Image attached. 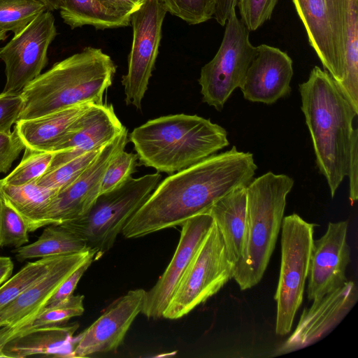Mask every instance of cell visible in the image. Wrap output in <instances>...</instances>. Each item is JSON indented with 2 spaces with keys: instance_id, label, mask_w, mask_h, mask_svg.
<instances>
[{
  "instance_id": "cell-1",
  "label": "cell",
  "mask_w": 358,
  "mask_h": 358,
  "mask_svg": "<svg viewBox=\"0 0 358 358\" xmlns=\"http://www.w3.org/2000/svg\"><path fill=\"white\" fill-rule=\"evenodd\" d=\"M257 169L253 155L238 151L236 146L213 154L159 182L127 222L122 233L127 238H134L182 225L187 220L208 212L231 191L247 187Z\"/></svg>"
},
{
  "instance_id": "cell-2",
  "label": "cell",
  "mask_w": 358,
  "mask_h": 358,
  "mask_svg": "<svg viewBox=\"0 0 358 358\" xmlns=\"http://www.w3.org/2000/svg\"><path fill=\"white\" fill-rule=\"evenodd\" d=\"M299 90L317 166L333 198L348 175L350 148L358 114L330 74L315 66Z\"/></svg>"
},
{
  "instance_id": "cell-3",
  "label": "cell",
  "mask_w": 358,
  "mask_h": 358,
  "mask_svg": "<svg viewBox=\"0 0 358 358\" xmlns=\"http://www.w3.org/2000/svg\"><path fill=\"white\" fill-rule=\"evenodd\" d=\"M111 57L101 49L85 48L41 73L21 92L20 120H29L82 103H103L116 72Z\"/></svg>"
},
{
  "instance_id": "cell-4",
  "label": "cell",
  "mask_w": 358,
  "mask_h": 358,
  "mask_svg": "<svg viewBox=\"0 0 358 358\" xmlns=\"http://www.w3.org/2000/svg\"><path fill=\"white\" fill-rule=\"evenodd\" d=\"M140 164L173 174L229 145L225 129L196 115L148 120L129 134Z\"/></svg>"
},
{
  "instance_id": "cell-5",
  "label": "cell",
  "mask_w": 358,
  "mask_h": 358,
  "mask_svg": "<svg viewBox=\"0 0 358 358\" xmlns=\"http://www.w3.org/2000/svg\"><path fill=\"white\" fill-rule=\"evenodd\" d=\"M294 180L285 174L268 172L246 187V225L243 255L234 277L241 290L262 280L281 228L287 196Z\"/></svg>"
},
{
  "instance_id": "cell-6",
  "label": "cell",
  "mask_w": 358,
  "mask_h": 358,
  "mask_svg": "<svg viewBox=\"0 0 358 358\" xmlns=\"http://www.w3.org/2000/svg\"><path fill=\"white\" fill-rule=\"evenodd\" d=\"M161 179L159 172L137 178L130 177L117 188L99 194L84 215L59 225L82 238L90 249L96 252L94 260H97L113 246L127 222Z\"/></svg>"
},
{
  "instance_id": "cell-7",
  "label": "cell",
  "mask_w": 358,
  "mask_h": 358,
  "mask_svg": "<svg viewBox=\"0 0 358 358\" xmlns=\"http://www.w3.org/2000/svg\"><path fill=\"white\" fill-rule=\"evenodd\" d=\"M315 224L297 214L283 217L281 224V263L274 295L277 303L275 333L291 331L295 315L303 298L313 245Z\"/></svg>"
},
{
  "instance_id": "cell-8",
  "label": "cell",
  "mask_w": 358,
  "mask_h": 358,
  "mask_svg": "<svg viewBox=\"0 0 358 358\" xmlns=\"http://www.w3.org/2000/svg\"><path fill=\"white\" fill-rule=\"evenodd\" d=\"M222 236L213 222L181 278L162 317L179 319L215 294L234 277Z\"/></svg>"
},
{
  "instance_id": "cell-9",
  "label": "cell",
  "mask_w": 358,
  "mask_h": 358,
  "mask_svg": "<svg viewBox=\"0 0 358 358\" xmlns=\"http://www.w3.org/2000/svg\"><path fill=\"white\" fill-rule=\"evenodd\" d=\"M257 54L250 41V31L236 10L225 23L224 36L214 57L201 70L199 83L203 102L222 110L233 92L240 88Z\"/></svg>"
},
{
  "instance_id": "cell-10",
  "label": "cell",
  "mask_w": 358,
  "mask_h": 358,
  "mask_svg": "<svg viewBox=\"0 0 358 358\" xmlns=\"http://www.w3.org/2000/svg\"><path fill=\"white\" fill-rule=\"evenodd\" d=\"M167 10L160 0H146L131 15L133 41L128 57V71L122 78L125 102L141 108L155 67Z\"/></svg>"
},
{
  "instance_id": "cell-11",
  "label": "cell",
  "mask_w": 358,
  "mask_h": 358,
  "mask_svg": "<svg viewBox=\"0 0 358 358\" xmlns=\"http://www.w3.org/2000/svg\"><path fill=\"white\" fill-rule=\"evenodd\" d=\"M56 36L54 15L45 10L0 48L6 78L3 92L20 94L41 73L48 64V48Z\"/></svg>"
},
{
  "instance_id": "cell-12",
  "label": "cell",
  "mask_w": 358,
  "mask_h": 358,
  "mask_svg": "<svg viewBox=\"0 0 358 358\" xmlns=\"http://www.w3.org/2000/svg\"><path fill=\"white\" fill-rule=\"evenodd\" d=\"M128 142L126 127L100 152L85 171L70 185L57 192L44 209L38 228L63 222L84 215L100 193L105 171L113 157L124 150Z\"/></svg>"
},
{
  "instance_id": "cell-13",
  "label": "cell",
  "mask_w": 358,
  "mask_h": 358,
  "mask_svg": "<svg viewBox=\"0 0 358 358\" xmlns=\"http://www.w3.org/2000/svg\"><path fill=\"white\" fill-rule=\"evenodd\" d=\"M309 45L338 86L343 74V0H292Z\"/></svg>"
},
{
  "instance_id": "cell-14",
  "label": "cell",
  "mask_w": 358,
  "mask_h": 358,
  "mask_svg": "<svg viewBox=\"0 0 358 358\" xmlns=\"http://www.w3.org/2000/svg\"><path fill=\"white\" fill-rule=\"evenodd\" d=\"M93 250L63 255L48 274L0 310V347L24 331L44 308L66 278L90 256Z\"/></svg>"
},
{
  "instance_id": "cell-15",
  "label": "cell",
  "mask_w": 358,
  "mask_h": 358,
  "mask_svg": "<svg viewBox=\"0 0 358 358\" xmlns=\"http://www.w3.org/2000/svg\"><path fill=\"white\" fill-rule=\"evenodd\" d=\"M214 221L208 213L196 215L182 224L174 255L155 285L146 291L141 313L148 318L162 317L181 278L210 231Z\"/></svg>"
},
{
  "instance_id": "cell-16",
  "label": "cell",
  "mask_w": 358,
  "mask_h": 358,
  "mask_svg": "<svg viewBox=\"0 0 358 358\" xmlns=\"http://www.w3.org/2000/svg\"><path fill=\"white\" fill-rule=\"evenodd\" d=\"M146 291H129L113 301L88 328L76 337L71 357H85L116 350L136 316L141 313Z\"/></svg>"
},
{
  "instance_id": "cell-17",
  "label": "cell",
  "mask_w": 358,
  "mask_h": 358,
  "mask_svg": "<svg viewBox=\"0 0 358 358\" xmlns=\"http://www.w3.org/2000/svg\"><path fill=\"white\" fill-rule=\"evenodd\" d=\"M358 299L355 282L347 281L342 286L313 299L305 308L298 325L278 350L279 354L306 348L324 338L348 315Z\"/></svg>"
},
{
  "instance_id": "cell-18",
  "label": "cell",
  "mask_w": 358,
  "mask_h": 358,
  "mask_svg": "<svg viewBox=\"0 0 358 358\" xmlns=\"http://www.w3.org/2000/svg\"><path fill=\"white\" fill-rule=\"evenodd\" d=\"M124 127L111 104H92L48 151L55 153L49 169L102 148Z\"/></svg>"
},
{
  "instance_id": "cell-19",
  "label": "cell",
  "mask_w": 358,
  "mask_h": 358,
  "mask_svg": "<svg viewBox=\"0 0 358 358\" xmlns=\"http://www.w3.org/2000/svg\"><path fill=\"white\" fill-rule=\"evenodd\" d=\"M348 222H329L325 234L313 241L309 265L308 298L313 300L342 286L350 262Z\"/></svg>"
},
{
  "instance_id": "cell-20",
  "label": "cell",
  "mask_w": 358,
  "mask_h": 358,
  "mask_svg": "<svg viewBox=\"0 0 358 358\" xmlns=\"http://www.w3.org/2000/svg\"><path fill=\"white\" fill-rule=\"evenodd\" d=\"M292 76L293 62L287 53L261 44L240 89L246 100L272 104L289 95Z\"/></svg>"
},
{
  "instance_id": "cell-21",
  "label": "cell",
  "mask_w": 358,
  "mask_h": 358,
  "mask_svg": "<svg viewBox=\"0 0 358 358\" xmlns=\"http://www.w3.org/2000/svg\"><path fill=\"white\" fill-rule=\"evenodd\" d=\"M79 325L33 328L9 338L0 347V357L24 358L30 356L71 357L76 343L73 334Z\"/></svg>"
},
{
  "instance_id": "cell-22",
  "label": "cell",
  "mask_w": 358,
  "mask_h": 358,
  "mask_svg": "<svg viewBox=\"0 0 358 358\" xmlns=\"http://www.w3.org/2000/svg\"><path fill=\"white\" fill-rule=\"evenodd\" d=\"M246 206V187H241L219 199L208 210L222 236L228 259L235 266L243 255Z\"/></svg>"
},
{
  "instance_id": "cell-23",
  "label": "cell",
  "mask_w": 358,
  "mask_h": 358,
  "mask_svg": "<svg viewBox=\"0 0 358 358\" xmlns=\"http://www.w3.org/2000/svg\"><path fill=\"white\" fill-rule=\"evenodd\" d=\"M93 103H82L45 115L17 120L13 126L25 147L48 151Z\"/></svg>"
},
{
  "instance_id": "cell-24",
  "label": "cell",
  "mask_w": 358,
  "mask_h": 358,
  "mask_svg": "<svg viewBox=\"0 0 358 358\" xmlns=\"http://www.w3.org/2000/svg\"><path fill=\"white\" fill-rule=\"evenodd\" d=\"M358 0H343V74L338 86L358 113Z\"/></svg>"
},
{
  "instance_id": "cell-25",
  "label": "cell",
  "mask_w": 358,
  "mask_h": 358,
  "mask_svg": "<svg viewBox=\"0 0 358 358\" xmlns=\"http://www.w3.org/2000/svg\"><path fill=\"white\" fill-rule=\"evenodd\" d=\"M60 15L72 29L85 25L96 29H114L130 24L131 15L113 12L99 0H61Z\"/></svg>"
},
{
  "instance_id": "cell-26",
  "label": "cell",
  "mask_w": 358,
  "mask_h": 358,
  "mask_svg": "<svg viewBox=\"0 0 358 358\" xmlns=\"http://www.w3.org/2000/svg\"><path fill=\"white\" fill-rule=\"evenodd\" d=\"M34 243L13 250L19 262L35 258L66 255L90 250L80 237L59 224L45 226Z\"/></svg>"
},
{
  "instance_id": "cell-27",
  "label": "cell",
  "mask_w": 358,
  "mask_h": 358,
  "mask_svg": "<svg viewBox=\"0 0 358 358\" xmlns=\"http://www.w3.org/2000/svg\"><path fill=\"white\" fill-rule=\"evenodd\" d=\"M3 198L22 215L28 224L29 232L38 228L41 215L57 191L31 182L21 185L3 183Z\"/></svg>"
},
{
  "instance_id": "cell-28",
  "label": "cell",
  "mask_w": 358,
  "mask_h": 358,
  "mask_svg": "<svg viewBox=\"0 0 358 358\" xmlns=\"http://www.w3.org/2000/svg\"><path fill=\"white\" fill-rule=\"evenodd\" d=\"M62 255L47 257L36 262H28L17 273L4 282L0 286V310L28 287L44 278Z\"/></svg>"
},
{
  "instance_id": "cell-29",
  "label": "cell",
  "mask_w": 358,
  "mask_h": 358,
  "mask_svg": "<svg viewBox=\"0 0 358 358\" xmlns=\"http://www.w3.org/2000/svg\"><path fill=\"white\" fill-rule=\"evenodd\" d=\"M45 10L38 0H0V31L17 34Z\"/></svg>"
},
{
  "instance_id": "cell-30",
  "label": "cell",
  "mask_w": 358,
  "mask_h": 358,
  "mask_svg": "<svg viewBox=\"0 0 358 358\" xmlns=\"http://www.w3.org/2000/svg\"><path fill=\"white\" fill-rule=\"evenodd\" d=\"M54 152L25 147L18 165L5 178L3 183L21 185L34 182L49 169Z\"/></svg>"
},
{
  "instance_id": "cell-31",
  "label": "cell",
  "mask_w": 358,
  "mask_h": 358,
  "mask_svg": "<svg viewBox=\"0 0 358 358\" xmlns=\"http://www.w3.org/2000/svg\"><path fill=\"white\" fill-rule=\"evenodd\" d=\"M86 152L62 165L49 169L36 183L59 192L73 182L96 158L101 149Z\"/></svg>"
},
{
  "instance_id": "cell-32",
  "label": "cell",
  "mask_w": 358,
  "mask_h": 358,
  "mask_svg": "<svg viewBox=\"0 0 358 358\" xmlns=\"http://www.w3.org/2000/svg\"><path fill=\"white\" fill-rule=\"evenodd\" d=\"M29 227L22 215L4 199H0V247L16 248L29 242Z\"/></svg>"
},
{
  "instance_id": "cell-33",
  "label": "cell",
  "mask_w": 358,
  "mask_h": 358,
  "mask_svg": "<svg viewBox=\"0 0 358 358\" xmlns=\"http://www.w3.org/2000/svg\"><path fill=\"white\" fill-rule=\"evenodd\" d=\"M83 300V295H72L55 306L44 308L24 331L60 325L73 317L81 315L85 310Z\"/></svg>"
},
{
  "instance_id": "cell-34",
  "label": "cell",
  "mask_w": 358,
  "mask_h": 358,
  "mask_svg": "<svg viewBox=\"0 0 358 358\" xmlns=\"http://www.w3.org/2000/svg\"><path fill=\"white\" fill-rule=\"evenodd\" d=\"M167 12L189 24L208 21L214 16L215 0H160Z\"/></svg>"
},
{
  "instance_id": "cell-35",
  "label": "cell",
  "mask_w": 358,
  "mask_h": 358,
  "mask_svg": "<svg viewBox=\"0 0 358 358\" xmlns=\"http://www.w3.org/2000/svg\"><path fill=\"white\" fill-rule=\"evenodd\" d=\"M137 154L124 150L110 161L103 174L99 194L110 192L125 182L136 170Z\"/></svg>"
},
{
  "instance_id": "cell-36",
  "label": "cell",
  "mask_w": 358,
  "mask_h": 358,
  "mask_svg": "<svg viewBox=\"0 0 358 358\" xmlns=\"http://www.w3.org/2000/svg\"><path fill=\"white\" fill-rule=\"evenodd\" d=\"M278 0H238L240 20L250 31H255L272 16Z\"/></svg>"
},
{
  "instance_id": "cell-37",
  "label": "cell",
  "mask_w": 358,
  "mask_h": 358,
  "mask_svg": "<svg viewBox=\"0 0 358 358\" xmlns=\"http://www.w3.org/2000/svg\"><path fill=\"white\" fill-rule=\"evenodd\" d=\"M24 102L21 94H0V133H10L11 127L18 120Z\"/></svg>"
},
{
  "instance_id": "cell-38",
  "label": "cell",
  "mask_w": 358,
  "mask_h": 358,
  "mask_svg": "<svg viewBox=\"0 0 358 358\" xmlns=\"http://www.w3.org/2000/svg\"><path fill=\"white\" fill-rule=\"evenodd\" d=\"M25 145L15 129L10 133H0V174L8 173Z\"/></svg>"
},
{
  "instance_id": "cell-39",
  "label": "cell",
  "mask_w": 358,
  "mask_h": 358,
  "mask_svg": "<svg viewBox=\"0 0 358 358\" xmlns=\"http://www.w3.org/2000/svg\"><path fill=\"white\" fill-rule=\"evenodd\" d=\"M94 255L90 256L74 270L49 299L44 308L55 306L71 297L81 277L94 261Z\"/></svg>"
},
{
  "instance_id": "cell-40",
  "label": "cell",
  "mask_w": 358,
  "mask_h": 358,
  "mask_svg": "<svg viewBox=\"0 0 358 358\" xmlns=\"http://www.w3.org/2000/svg\"><path fill=\"white\" fill-rule=\"evenodd\" d=\"M349 197L352 203L358 199V130L356 129L350 148L348 169Z\"/></svg>"
},
{
  "instance_id": "cell-41",
  "label": "cell",
  "mask_w": 358,
  "mask_h": 358,
  "mask_svg": "<svg viewBox=\"0 0 358 358\" xmlns=\"http://www.w3.org/2000/svg\"><path fill=\"white\" fill-rule=\"evenodd\" d=\"M108 9L123 15H131L143 4L138 0H99Z\"/></svg>"
},
{
  "instance_id": "cell-42",
  "label": "cell",
  "mask_w": 358,
  "mask_h": 358,
  "mask_svg": "<svg viewBox=\"0 0 358 358\" xmlns=\"http://www.w3.org/2000/svg\"><path fill=\"white\" fill-rule=\"evenodd\" d=\"M13 267L10 257L0 256V286L11 276Z\"/></svg>"
},
{
  "instance_id": "cell-43",
  "label": "cell",
  "mask_w": 358,
  "mask_h": 358,
  "mask_svg": "<svg viewBox=\"0 0 358 358\" xmlns=\"http://www.w3.org/2000/svg\"><path fill=\"white\" fill-rule=\"evenodd\" d=\"M238 0H215L217 8L222 10H231L236 7Z\"/></svg>"
},
{
  "instance_id": "cell-44",
  "label": "cell",
  "mask_w": 358,
  "mask_h": 358,
  "mask_svg": "<svg viewBox=\"0 0 358 358\" xmlns=\"http://www.w3.org/2000/svg\"><path fill=\"white\" fill-rule=\"evenodd\" d=\"M42 2L47 8L48 10L53 11L59 9L61 0H38Z\"/></svg>"
},
{
  "instance_id": "cell-45",
  "label": "cell",
  "mask_w": 358,
  "mask_h": 358,
  "mask_svg": "<svg viewBox=\"0 0 358 358\" xmlns=\"http://www.w3.org/2000/svg\"><path fill=\"white\" fill-rule=\"evenodd\" d=\"M7 32L0 31V42L7 38Z\"/></svg>"
},
{
  "instance_id": "cell-46",
  "label": "cell",
  "mask_w": 358,
  "mask_h": 358,
  "mask_svg": "<svg viewBox=\"0 0 358 358\" xmlns=\"http://www.w3.org/2000/svg\"><path fill=\"white\" fill-rule=\"evenodd\" d=\"M3 179H0V199L3 198L2 194Z\"/></svg>"
},
{
  "instance_id": "cell-47",
  "label": "cell",
  "mask_w": 358,
  "mask_h": 358,
  "mask_svg": "<svg viewBox=\"0 0 358 358\" xmlns=\"http://www.w3.org/2000/svg\"><path fill=\"white\" fill-rule=\"evenodd\" d=\"M138 1L141 2V3H143L144 1H145L146 0H138Z\"/></svg>"
}]
</instances>
